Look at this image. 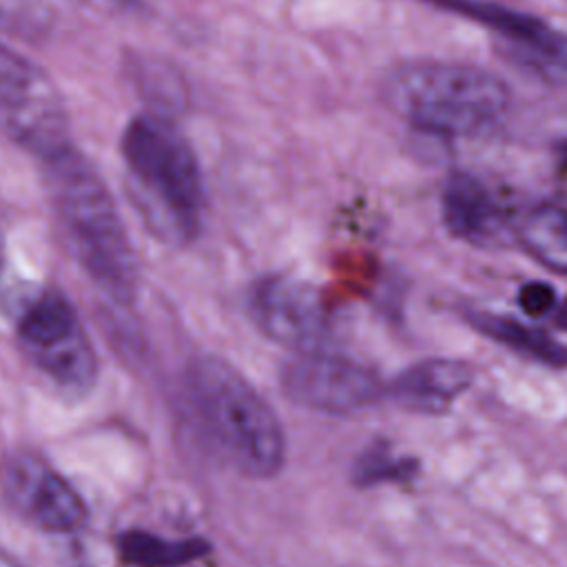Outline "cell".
Returning <instances> with one entry per match:
<instances>
[{
  "label": "cell",
  "instance_id": "9c48e42d",
  "mask_svg": "<svg viewBox=\"0 0 567 567\" xmlns=\"http://www.w3.org/2000/svg\"><path fill=\"white\" fill-rule=\"evenodd\" d=\"M250 315L257 328L295 354L326 350L328 308L315 286L272 275L259 279L250 290Z\"/></svg>",
  "mask_w": 567,
  "mask_h": 567
},
{
  "label": "cell",
  "instance_id": "8fae6325",
  "mask_svg": "<svg viewBox=\"0 0 567 567\" xmlns=\"http://www.w3.org/2000/svg\"><path fill=\"white\" fill-rule=\"evenodd\" d=\"M474 370L458 359H423L405 368L385 394L419 414L447 412L472 385Z\"/></svg>",
  "mask_w": 567,
  "mask_h": 567
},
{
  "label": "cell",
  "instance_id": "3957f363",
  "mask_svg": "<svg viewBox=\"0 0 567 567\" xmlns=\"http://www.w3.org/2000/svg\"><path fill=\"white\" fill-rule=\"evenodd\" d=\"M131 195L148 228L164 241L188 244L199 235L204 184L195 153L159 113L133 117L120 144Z\"/></svg>",
  "mask_w": 567,
  "mask_h": 567
},
{
  "label": "cell",
  "instance_id": "30bf717a",
  "mask_svg": "<svg viewBox=\"0 0 567 567\" xmlns=\"http://www.w3.org/2000/svg\"><path fill=\"white\" fill-rule=\"evenodd\" d=\"M441 215L452 237L478 246H501L509 235V215L492 190L472 173L454 171L441 188Z\"/></svg>",
  "mask_w": 567,
  "mask_h": 567
},
{
  "label": "cell",
  "instance_id": "7c38bea8",
  "mask_svg": "<svg viewBox=\"0 0 567 567\" xmlns=\"http://www.w3.org/2000/svg\"><path fill=\"white\" fill-rule=\"evenodd\" d=\"M470 326L487 339L549 368H567V348L549 332L496 312H470Z\"/></svg>",
  "mask_w": 567,
  "mask_h": 567
},
{
  "label": "cell",
  "instance_id": "8992f818",
  "mask_svg": "<svg viewBox=\"0 0 567 567\" xmlns=\"http://www.w3.org/2000/svg\"><path fill=\"white\" fill-rule=\"evenodd\" d=\"M0 133L40 162L73 146L69 113L53 80L4 44H0Z\"/></svg>",
  "mask_w": 567,
  "mask_h": 567
},
{
  "label": "cell",
  "instance_id": "ba28073f",
  "mask_svg": "<svg viewBox=\"0 0 567 567\" xmlns=\"http://www.w3.org/2000/svg\"><path fill=\"white\" fill-rule=\"evenodd\" d=\"M0 492L9 507L42 532H78L89 509L73 485L42 456L16 450L0 463Z\"/></svg>",
  "mask_w": 567,
  "mask_h": 567
},
{
  "label": "cell",
  "instance_id": "5bb4252c",
  "mask_svg": "<svg viewBox=\"0 0 567 567\" xmlns=\"http://www.w3.org/2000/svg\"><path fill=\"white\" fill-rule=\"evenodd\" d=\"M202 538L166 540L146 532H126L120 536V554L126 565L135 567H179L208 554Z\"/></svg>",
  "mask_w": 567,
  "mask_h": 567
},
{
  "label": "cell",
  "instance_id": "6da1fadb",
  "mask_svg": "<svg viewBox=\"0 0 567 567\" xmlns=\"http://www.w3.org/2000/svg\"><path fill=\"white\" fill-rule=\"evenodd\" d=\"M44 184L71 250L86 275L115 301L137 292V261L120 213L89 159L69 146L42 162Z\"/></svg>",
  "mask_w": 567,
  "mask_h": 567
},
{
  "label": "cell",
  "instance_id": "4fadbf2b",
  "mask_svg": "<svg viewBox=\"0 0 567 567\" xmlns=\"http://www.w3.org/2000/svg\"><path fill=\"white\" fill-rule=\"evenodd\" d=\"M523 248L547 270L567 277V208L538 204L518 224Z\"/></svg>",
  "mask_w": 567,
  "mask_h": 567
},
{
  "label": "cell",
  "instance_id": "7a4b0ae2",
  "mask_svg": "<svg viewBox=\"0 0 567 567\" xmlns=\"http://www.w3.org/2000/svg\"><path fill=\"white\" fill-rule=\"evenodd\" d=\"M193 414L217 454L250 478H270L286 463V434L268 401L217 357H197L186 370Z\"/></svg>",
  "mask_w": 567,
  "mask_h": 567
},
{
  "label": "cell",
  "instance_id": "ac0fdd59",
  "mask_svg": "<svg viewBox=\"0 0 567 567\" xmlns=\"http://www.w3.org/2000/svg\"><path fill=\"white\" fill-rule=\"evenodd\" d=\"M554 321H556V326H558L560 330L567 332V299H563L560 303H556V308H554Z\"/></svg>",
  "mask_w": 567,
  "mask_h": 567
},
{
  "label": "cell",
  "instance_id": "5b68a950",
  "mask_svg": "<svg viewBox=\"0 0 567 567\" xmlns=\"http://www.w3.org/2000/svg\"><path fill=\"white\" fill-rule=\"evenodd\" d=\"M18 343L29 361L69 394H84L97 379L93 343L60 290H40L18 315Z\"/></svg>",
  "mask_w": 567,
  "mask_h": 567
},
{
  "label": "cell",
  "instance_id": "277c9868",
  "mask_svg": "<svg viewBox=\"0 0 567 567\" xmlns=\"http://www.w3.org/2000/svg\"><path fill=\"white\" fill-rule=\"evenodd\" d=\"M385 104L419 133L470 137L494 128L509 106L507 84L487 69L414 60L396 64L381 84Z\"/></svg>",
  "mask_w": 567,
  "mask_h": 567
},
{
  "label": "cell",
  "instance_id": "e0dca14e",
  "mask_svg": "<svg viewBox=\"0 0 567 567\" xmlns=\"http://www.w3.org/2000/svg\"><path fill=\"white\" fill-rule=\"evenodd\" d=\"M558 303L556 290L545 281H529L518 290V306L529 317H545L554 312Z\"/></svg>",
  "mask_w": 567,
  "mask_h": 567
},
{
  "label": "cell",
  "instance_id": "d6986e66",
  "mask_svg": "<svg viewBox=\"0 0 567 567\" xmlns=\"http://www.w3.org/2000/svg\"><path fill=\"white\" fill-rule=\"evenodd\" d=\"M0 567H20V565L7 551L0 549Z\"/></svg>",
  "mask_w": 567,
  "mask_h": 567
},
{
  "label": "cell",
  "instance_id": "9a60e30c",
  "mask_svg": "<svg viewBox=\"0 0 567 567\" xmlns=\"http://www.w3.org/2000/svg\"><path fill=\"white\" fill-rule=\"evenodd\" d=\"M419 463L408 456H396L390 452L388 445L377 443L359 454L352 478L361 487H372L379 483H399L410 481L416 474Z\"/></svg>",
  "mask_w": 567,
  "mask_h": 567
},
{
  "label": "cell",
  "instance_id": "2e32d148",
  "mask_svg": "<svg viewBox=\"0 0 567 567\" xmlns=\"http://www.w3.org/2000/svg\"><path fill=\"white\" fill-rule=\"evenodd\" d=\"M33 295L29 292V284L18 275L0 235V310L4 315H20Z\"/></svg>",
  "mask_w": 567,
  "mask_h": 567
},
{
  "label": "cell",
  "instance_id": "52a82bcc",
  "mask_svg": "<svg viewBox=\"0 0 567 567\" xmlns=\"http://www.w3.org/2000/svg\"><path fill=\"white\" fill-rule=\"evenodd\" d=\"M281 388L297 405L326 414H352L385 394L372 370L328 350L295 354L281 370Z\"/></svg>",
  "mask_w": 567,
  "mask_h": 567
}]
</instances>
